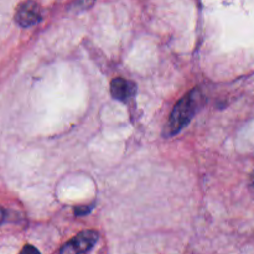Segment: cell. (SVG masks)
Listing matches in <instances>:
<instances>
[{
    "mask_svg": "<svg viewBox=\"0 0 254 254\" xmlns=\"http://www.w3.org/2000/svg\"><path fill=\"white\" fill-rule=\"evenodd\" d=\"M203 102V96L201 89L193 88L188 94L183 97L178 103L174 106L173 112L169 117L168 123L164 127V136L170 138L180 133L195 117L198 108Z\"/></svg>",
    "mask_w": 254,
    "mask_h": 254,
    "instance_id": "cell-1",
    "label": "cell"
},
{
    "mask_svg": "<svg viewBox=\"0 0 254 254\" xmlns=\"http://www.w3.org/2000/svg\"><path fill=\"white\" fill-rule=\"evenodd\" d=\"M98 241V232L93 230L82 231L62 246L59 254H83L88 252Z\"/></svg>",
    "mask_w": 254,
    "mask_h": 254,
    "instance_id": "cell-2",
    "label": "cell"
},
{
    "mask_svg": "<svg viewBox=\"0 0 254 254\" xmlns=\"http://www.w3.org/2000/svg\"><path fill=\"white\" fill-rule=\"evenodd\" d=\"M15 22L21 27H30L41 20V7L35 0H25L15 11Z\"/></svg>",
    "mask_w": 254,
    "mask_h": 254,
    "instance_id": "cell-3",
    "label": "cell"
},
{
    "mask_svg": "<svg viewBox=\"0 0 254 254\" xmlns=\"http://www.w3.org/2000/svg\"><path fill=\"white\" fill-rule=\"evenodd\" d=\"M136 93V84L129 79L114 78L111 82V94L116 101L127 102Z\"/></svg>",
    "mask_w": 254,
    "mask_h": 254,
    "instance_id": "cell-4",
    "label": "cell"
},
{
    "mask_svg": "<svg viewBox=\"0 0 254 254\" xmlns=\"http://www.w3.org/2000/svg\"><path fill=\"white\" fill-rule=\"evenodd\" d=\"M92 206H81V207H76L74 208V215L76 216H84L88 215L89 212L92 211Z\"/></svg>",
    "mask_w": 254,
    "mask_h": 254,
    "instance_id": "cell-5",
    "label": "cell"
},
{
    "mask_svg": "<svg viewBox=\"0 0 254 254\" xmlns=\"http://www.w3.org/2000/svg\"><path fill=\"white\" fill-rule=\"evenodd\" d=\"M19 254H41V253H40V251L37 250L36 247H34V246L26 245L22 247L21 252H20Z\"/></svg>",
    "mask_w": 254,
    "mask_h": 254,
    "instance_id": "cell-6",
    "label": "cell"
},
{
    "mask_svg": "<svg viewBox=\"0 0 254 254\" xmlns=\"http://www.w3.org/2000/svg\"><path fill=\"white\" fill-rule=\"evenodd\" d=\"M5 217H6V212H5L4 208H2L1 206H0V225H1V223L4 222Z\"/></svg>",
    "mask_w": 254,
    "mask_h": 254,
    "instance_id": "cell-7",
    "label": "cell"
}]
</instances>
